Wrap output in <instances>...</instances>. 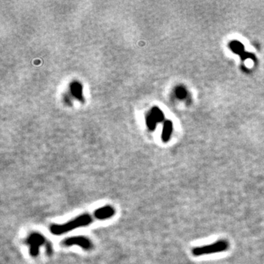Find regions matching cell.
<instances>
[{"label":"cell","instance_id":"obj_3","mask_svg":"<svg viewBox=\"0 0 264 264\" xmlns=\"http://www.w3.org/2000/svg\"><path fill=\"white\" fill-rule=\"evenodd\" d=\"M61 244L64 246L78 245L85 250H90L92 248V244L90 240L85 236H81V235L68 238V239L63 240Z\"/></svg>","mask_w":264,"mask_h":264},{"label":"cell","instance_id":"obj_10","mask_svg":"<svg viewBox=\"0 0 264 264\" xmlns=\"http://www.w3.org/2000/svg\"><path fill=\"white\" fill-rule=\"evenodd\" d=\"M175 93L177 94V96L180 98H184L186 96V90L184 87H178V89L175 91Z\"/></svg>","mask_w":264,"mask_h":264},{"label":"cell","instance_id":"obj_6","mask_svg":"<svg viewBox=\"0 0 264 264\" xmlns=\"http://www.w3.org/2000/svg\"><path fill=\"white\" fill-rule=\"evenodd\" d=\"M115 213V210L111 206H105L96 209L93 213V217L97 219L104 220L113 217Z\"/></svg>","mask_w":264,"mask_h":264},{"label":"cell","instance_id":"obj_8","mask_svg":"<svg viewBox=\"0 0 264 264\" xmlns=\"http://www.w3.org/2000/svg\"><path fill=\"white\" fill-rule=\"evenodd\" d=\"M172 131H173V123L171 121L167 120L164 124V129L162 132V140L167 142L170 138Z\"/></svg>","mask_w":264,"mask_h":264},{"label":"cell","instance_id":"obj_4","mask_svg":"<svg viewBox=\"0 0 264 264\" xmlns=\"http://www.w3.org/2000/svg\"><path fill=\"white\" fill-rule=\"evenodd\" d=\"M29 245H30V252L32 256H36L38 254L39 246L42 245L45 241L44 237L39 233H32L26 240Z\"/></svg>","mask_w":264,"mask_h":264},{"label":"cell","instance_id":"obj_9","mask_svg":"<svg viewBox=\"0 0 264 264\" xmlns=\"http://www.w3.org/2000/svg\"><path fill=\"white\" fill-rule=\"evenodd\" d=\"M71 91L74 96L79 100L83 99L82 91H81V87L79 83L74 82L71 85Z\"/></svg>","mask_w":264,"mask_h":264},{"label":"cell","instance_id":"obj_7","mask_svg":"<svg viewBox=\"0 0 264 264\" xmlns=\"http://www.w3.org/2000/svg\"><path fill=\"white\" fill-rule=\"evenodd\" d=\"M230 49L233 51V52L235 53V54H239L240 56H241L242 59H245L246 57H248V55L246 54H244V46L243 44L240 43L238 41H233L230 43Z\"/></svg>","mask_w":264,"mask_h":264},{"label":"cell","instance_id":"obj_5","mask_svg":"<svg viewBox=\"0 0 264 264\" xmlns=\"http://www.w3.org/2000/svg\"><path fill=\"white\" fill-rule=\"evenodd\" d=\"M164 119V114L158 108H153L151 113L147 117L146 123L148 128L151 130H153L157 122H160Z\"/></svg>","mask_w":264,"mask_h":264},{"label":"cell","instance_id":"obj_2","mask_svg":"<svg viewBox=\"0 0 264 264\" xmlns=\"http://www.w3.org/2000/svg\"><path fill=\"white\" fill-rule=\"evenodd\" d=\"M229 248V243L227 240H219L215 243L208 244V245H204L202 246H197L192 249L191 252L193 255L197 256H202L205 255H210L213 253H219L221 252H224Z\"/></svg>","mask_w":264,"mask_h":264},{"label":"cell","instance_id":"obj_1","mask_svg":"<svg viewBox=\"0 0 264 264\" xmlns=\"http://www.w3.org/2000/svg\"><path fill=\"white\" fill-rule=\"evenodd\" d=\"M93 215L87 214V213L79 215L70 221L65 222V224H52L50 227V231L54 235H62L76 228L89 225L93 221Z\"/></svg>","mask_w":264,"mask_h":264}]
</instances>
